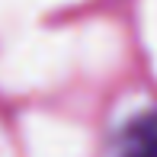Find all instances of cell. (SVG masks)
Segmentation results:
<instances>
[{
    "label": "cell",
    "mask_w": 157,
    "mask_h": 157,
    "mask_svg": "<svg viewBox=\"0 0 157 157\" xmlns=\"http://www.w3.org/2000/svg\"><path fill=\"white\" fill-rule=\"evenodd\" d=\"M116 157H157V109L125 122L116 138Z\"/></svg>",
    "instance_id": "cell-1"
}]
</instances>
